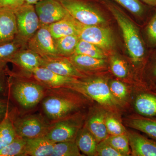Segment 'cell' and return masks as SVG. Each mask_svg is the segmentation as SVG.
<instances>
[{
    "label": "cell",
    "instance_id": "6da1fadb",
    "mask_svg": "<svg viewBox=\"0 0 156 156\" xmlns=\"http://www.w3.org/2000/svg\"><path fill=\"white\" fill-rule=\"evenodd\" d=\"M101 5L117 21L121 31L128 54L135 64L143 63L147 55L145 43L139 28L119 6L112 0H95Z\"/></svg>",
    "mask_w": 156,
    "mask_h": 156
},
{
    "label": "cell",
    "instance_id": "7a4b0ae2",
    "mask_svg": "<svg viewBox=\"0 0 156 156\" xmlns=\"http://www.w3.org/2000/svg\"><path fill=\"white\" fill-rule=\"evenodd\" d=\"M5 72L8 78L7 90L9 95L24 108H32L43 100L47 88L32 78L23 76L7 67Z\"/></svg>",
    "mask_w": 156,
    "mask_h": 156
},
{
    "label": "cell",
    "instance_id": "3957f363",
    "mask_svg": "<svg viewBox=\"0 0 156 156\" xmlns=\"http://www.w3.org/2000/svg\"><path fill=\"white\" fill-rule=\"evenodd\" d=\"M67 88L46 89L42 100V107L51 123L67 118L80 106V102L78 99L70 96Z\"/></svg>",
    "mask_w": 156,
    "mask_h": 156
},
{
    "label": "cell",
    "instance_id": "277c9868",
    "mask_svg": "<svg viewBox=\"0 0 156 156\" xmlns=\"http://www.w3.org/2000/svg\"><path fill=\"white\" fill-rule=\"evenodd\" d=\"M75 19L85 25H108L103 6L95 0H57Z\"/></svg>",
    "mask_w": 156,
    "mask_h": 156
},
{
    "label": "cell",
    "instance_id": "5b68a950",
    "mask_svg": "<svg viewBox=\"0 0 156 156\" xmlns=\"http://www.w3.org/2000/svg\"><path fill=\"white\" fill-rule=\"evenodd\" d=\"M83 79H80L74 90L104 106L114 107L118 105L105 79L101 77L87 79V76Z\"/></svg>",
    "mask_w": 156,
    "mask_h": 156
},
{
    "label": "cell",
    "instance_id": "8992f818",
    "mask_svg": "<svg viewBox=\"0 0 156 156\" xmlns=\"http://www.w3.org/2000/svg\"><path fill=\"white\" fill-rule=\"evenodd\" d=\"M9 115L17 136L23 138L30 139L44 137L51 125L39 115L17 117L12 110L9 112Z\"/></svg>",
    "mask_w": 156,
    "mask_h": 156
},
{
    "label": "cell",
    "instance_id": "52a82bcc",
    "mask_svg": "<svg viewBox=\"0 0 156 156\" xmlns=\"http://www.w3.org/2000/svg\"><path fill=\"white\" fill-rule=\"evenodd\" d=\"M17 25L15 40L25 47L41 27L34 5L25 3L15 12Z\"/></svg>",
    "mask_w": 156,
    "mask_h": 156
},
{
    "label": "cell",
    "instance_id": "ba28073f",
    "mask_svg": "<svg viewBox=\"0 0 156 156\" xmlns=\"http://www.w3.org/2000/svg\"><path fill=\"white\" fill-rule=\"evenodd\" d=\"M79 36L80 40L94 44L110 54L114 52L116 46L114 34L108 25L81 23Z\"/></svg>",
    "mask_w": 156,
    "mask_h": 156
},
{
    "label": "cell",
    "instance_id": "9c48e42d",
    "mask_svg": "<svg viewBox=\"0 0 156 156\" xmlns=\"http://www.w3.org/2000/svg\"><path fill=\"white\" fill-rule=\"evenodd\" d=\"M26 77L32 78L47 89L68 88L74 89L80 79L60 75L41 66L37 68L30 75Z\"/></svg>",
    "mask_w": 156,
    "mask_h": 156
},
{
    "label": "cell",
    "instance_id": "30bf717a",
    "mask_svg": "<svg viewBox=\"0 0 156 156\" xmlns=\"http://www.w3.org/2000/svg\"><path fill=\"white\" fill-rule=\"evenodd\" d=\"M27 48L44 58L60 56L56 50L55 39L47 26L40 27L27 43Z\"/></svg>",
    "mask_w": 156,
    "mask_h": 156
},
{
    "label": "cell",
    "instance_id": "8fae6325",
    "mask_svg": "<svg viewBox=\"0 0 156 156\" xmlns=\"http://www.w3.org/2000/svg\"><path fill=\"white\" fill-rule=\"evenodd\" d=\"M34 7L41 27L49 26L69 14L57 0H42L35 4Z\"/></svg>",
    "mask_w": 156,
    "mask_h": 156
},
{
    "label": "cell",
    "instance_id": "7c38bea8",
    "mask_svg": "<svg viewBox=\"0 0 156 156\" xmlns=\"http://www.w3.org/2000/svg\"><path fill=\"white\" fill-rule=\"evenodd\" d=\"M80 125L67 118L51 123L49 130L44 137L55 143L75 140Z\"/></svg>",
    "mask_w": 156,
    "mask_h": 156
},
{
    "label": "cell",
    "instance_id": "4fadbf2b",
    "mask_svg": "<svg viewBox=\"0 0 156 156\" xmlns=\"http://www.w3.org/2000/svg\"><path fill=\"white\" fill-rule=\"evenodd\" d=\"M43 58L27 48H23L15 53L10 62L19 69L15 73L24 76H28L37 68L41 67Z\"/></svg>",
    "mask_w": 156,
    "mask_h": 156
},
{
    "label": "cell",
    "instance_id": "5bb4252c",
    "mask_svg": "<svg viewBox=\"0 0 156 156\" xmlns=\"http://www.w3.org/2000/svg\"><path fill=\"white\" fill-rule=\"evenodd\" d=\"M41 67L46 68L58 74L78 79L85 78L86 75L80 72L72 63L69 58L58 56L53 58H43Z\"/></svg>",
    "mask_w": 156,
    "mask_h": 156
},
{
    "label": "cell",
    "instance_id": "9a60e30c",
    "mask_svg": "<svg viewBox=\"0 0 156 156\" xmlns=\"http://www.w3.org/2000/svg\"><path fill=\"white\" fill-rule=\"evenodd\" d=\"M132 156H156V142L137 134L128 133Z\"/></svg>",
    "mask_w": 156,
    "mask_h": 156
},
{
    "label": "cell",
    "instance_id": "2e32d148",
    "mask_svg": "<svg viewBox=\"0 0 156 156\" xmlns=\"http://www.w3.org/2000/svg\"><path fill=\"white\" fill-rule=\"evenodd\" d=\"M17 31L15 13L11 11H0V45L13 41Z\"/></svg>",
    "mask_w": 156,
    "mask_h": 156
},
{
    "label": "cell",
    "instance_id": "e0dca14e",
    "mask_svg": "<svg viewBox=\"0 0 156 156\" xmlns=\"http://www.w3.org/2000/svg\"><path fill=\"white\" fill-rule=\"evenodd\" d=\"M81 23L69 14L62 19L48 26L50 33L54 39L76 35L79 36Z\"/></svg>",
    "mask_w": 156,
    "mask_h": 156
},
{
    "label": "cell",
    "instance_id": "ac0fdd59",
    "mask_svg": "<svg viewBox=\"0 0 156 156\" xmlns=\"http://www.w3.org/2000/svg\"><path fill=\"white\" fill-rule=\"evenodd\" d=\"M69 58L74 66L86 76L88 73L105 69L107 63V59L95 58L82 54H74Z\"/></svg>",
    "mask_w": 156,
    "mask_h": 156
},
{
    "label": "cell",
    "instance_id": "d6986e66",
    "mask_svg": "<svg viewBox=\"0 0 156 156\" xmlns=\"http://www.w3.org/2000/svg\"><path fill=\"white\" fill-rule=\"evenodd\" d=\"M24 156H51L55 143L45 137L25 138Z\"/></svg>",
    "mask_w": 156,
    "mask_h": 156
},
{
    "label": "cell",
    "instance_id": "ffe728a7",
    "mask_svg": "<svg viewBox=\"0 0 156 156\" xmlns=\"http://www.w3.org/2000/svg\"><path fill=\"white\" fill-rule=\"evenodd\" d=\"M105 117L103 112H98L92 115L87 122V128L98 143L104 140L108 136L105 122Z\"/></svg>",
    "mask_w": 156,
    "mask_h": 156
},
{
    "label": "cell",
    "instance_id": "44dd1931",
    "mask_svg": "<svg viewBox=\"0 0 156 156\" xmlns=\"http://www.w3.org/2000/svg\"><path fill=\"white\" fill-rule=\"evenodd\" d=\"M75 142L79 150L84 154L96 155L98 142L87 127L79 131Z\"/></svg>",
    "mask_w": 156,
    "mask_h": 156
},
{
    "label": "cell",
    "instance_id": "7402d4cb",
    "mask_svg": "<svg viewBox=\"0 0 156 156\" xmlns=\"http://www.w3.org/2000/svg\"><path fill=\"white\" fill-rule=\"evenodd\" d=\"M138 114L147 117H156V96L148 93L140 94L134 102Z\"/></svg>",
    "mask_w": 156,
    "mask_h": 156
},
{
    "label": "cell",
    "instance_id": "603a6c76",
    "mask_svg": "<svg viewBox=\"0 0 156 156\" xmlns=\"http://www.w3.org/2000/svg\"><path fill=\"white\" fill-rule=\"evenodd\" d=\"M55 40L58 55L69 58L75 54L77 45L80 39L78 35H72Z\"/></svg>",
    "mask_w": 156,
    "mask_h": 156
},
{
    "label": "cell",
    "instance_id": "cb8c5ba5",
    "mask_svg": "<svg viewBox=\"0 0 156 156\" xmlns=\"http://www.w3.org/2000/svg\"><path fill=\"white\" fill-rule=\"evenodd\" d=\"M10 111L0 122V150L10 144L17 136L9 115Z\"/></svg>",
    "mask_w": 156,
    "mask_h": 156
},
{
    "label": "cell",
    "instance_id": "d4e9b609",
    "mask_svg": "<svg viewBox=\"0 0 156 156\" xmlns=\"http://www.w3.org/2000/svg\"><path fill=\"white\" fill-rule=\"evenodd\" d=\"M27 48L14 39L13 41L0 45V70L5 71L7 64L18 50Z\"/></svg>",
    "mask_w": 156,
    "mask_h": 156
},
{
    "label": "cell",
    "instance_id": "484cf974",
    "mask_svg": "<svg viewBox=\"0 0 156 156\" xmlns=\"http://www.w3.org/2000/svg\"><path fill=\"white\" fill-rule=\"evenodd\" d=\"M75 54H82L94 58L107 59L111 54L94 44L80 40Z\"/></svg>",
    "mask_w": 156,
    "mask_h": 156
},
{
    "label": "cell",
    "instance_id": "4316f807",
    "mask_svg": "<svg viewBox=\"0 0 156 156\" xmlns=\"http://www.w3.org/2000/svg\"><path fill=\"white\" fill-rule=\"evenodd\" d=\"M117 5L129 11L135 17L143 19L147 12L148 8L151 7L139 0H112Z\"/></svg>",
    "mask_w": 156,
    "mask_h": 156
},
{
    "label": "cell",
    "instance_id": "83f0119b",
    "mask_svg": "<svg viewBox=\"0 0 156 156\" xmlns=\"http://www.w3.org/2000/svg\"><path fill=\"white\" fill-rule=\"evenodd\" d=\"M75 140L56 143L51 156H80Z\"/></svg>",
    "mask_w": 156,
    "mask_h": 156
},
{
    "label": "cell",
    "instance_id": "f1b7e54d",
    "mask_svg": "<svg viewBox=\"0 0 156 156\" xmlns=\"http://www.w3.org/2000/svg\"><path fill=\"white\" fill-rule=\"evenodd\" d=\"M104 140L123 156H129L130 154L129 140L126 134L111 135L108 136Z\"/></svg>",
    "mask_w": 156,
    "mask_h": 156
},
{
    "label": "cell",
    "instance_id": "f546056e",
    "mask_svg": "<svg viewBox=\"0 0 156 156\" xmlns=\"http://www.w3.org/2000/svg\"><path fill=\"white\" fill-rule=\"evenodd\" d=\"M26 140L17 136L9 145L0 150V156H24Z\"/></svg>",
    "mask_w": 156,
    "mask_h": 156
},
{
    "label": "cell",
    "instance_id": "4dcf8cb0",
    "mask_svg": "<svg viewBox=\"0 0 156 156\" xmlns=\"http://www.w3.org/2000/svg\"><path fill=\"white\" fill-rule=\"evenodd\" d=\"M131 128L145 133L156 140V121L145 119H134L128 123Z\"/></svg>",
    "mask_w": 156,
    "mask_h": 156
},
{
    "label": "cell",
    "instance_id": "1f68e13d",
    "mask_svg": "<svg viewBox=\"0 0 156 156\" xmlns=\"http://www.w3.org/2000/svg\"><path fill=\"white\" fill-rule=\"evenodd\" d=\"M112 72L117 77L124 79L127 76L128 69L126 62L115 54L114 52L109 56Z\"/></svg>",
    "mask_w": 156,
    "mask_h": 156
},
{
    "label": "cell",
    "instance_id": "d6a6232c",
    "mask_svg": "<svg viewBox=\"0 0 156 156\" xmlns=\"http://www.w3.org/2000/svg\"><path fill=\"white\" fill-rule=\"evenodd\" d=\"M145 34L148 45L151 48H156V8L146 27Z\"/></svg>",
    "mask_w": 156,
    "mask_h": 156
},
{
    "label": "cell",
    "instance_id": "836d02e7",
    "mask_svg": "<svg viewBox=\"0 0 156 156\" xmlns=\"http://www.w3.org/2000/svg\"><path fill=\"white\" fill-rule=\"evenodd\" d=\"M105 122L108 132L111 135H120L126 133V129L124 126L114 117L107 116L105 117Z\"/></svg>",
    "mask_w": 156,
    "mask_h": 156
},
{
    "label": "cell",
    "instance_id": "e575fe53",
    "mask_svg": "<svg viewBox=\"0 0 156 156\" xmlns=\"http://www.w3.org/2000/svg\"><path fill=\"white\" fill-rule=\"evenodd\" d=\"M110 90L115 98L119 100H124L127 95V89L126 85L118 80H112L109 85Z\"/></svg>",
    "mask_w": 156,
    "mask_h": 156
},
{
    "label": "cell",
    "instance_id": "d590c367",
    "mask_svg": "<svg viewBox=\"0 0 156 156\" xmlns=\"http://www.w3.org/2000/svg\"><path fill=\"white\" fill-rule=\"evenodd\" d=\"M96 155L99 156H123L104 140L98 144Z\"/></svg>",
    "mask_w": 156,
    "mask_h": 156
},
{
    "label": "cell",
    "instance_id": "8d00e7d4",
    "mask_svg": "<svg viewBox=\"0 0 156 156\" xmlns=\"http://www.w3.org/2000/svg\"><path fill=\"white\" fill-rule=\"evenodd\" d=\"M25 3V0H0V11H11L15 13Z\"/></svg>",
    "mask_w": 156,
    "mask_h": 156
},
{
    "label": "cell",
    "instance_id": "74e56055",
    "mask_svg": "<svg viewBox=\"0 0 156 156\" xmlns=\"http://www.w3.org/2000/svg\"><path fill=\"white\" fill-rule=\"evenodd\" d=\"M10 108L9 99L0 98V122L5 118L7 112L10 111Z\"/></svg>",
    "mask_w": 156,
    "mask_h": 156
},
{
    "label": "cell",
    "instance_id": "f35d334b",
    "mask_svg": "<svg viewBox=\"0 0 156 156\" xmlns=\"http://www.w3.org/2000/svg\"><path fill=\"white\" fill-rule=\"evenodd\" d=\"M5 71L0 70V94L7 92L8 78Z\"/></svg>",
    "mask_w": 156,
    "mask_h": 156
},
{
    "label": "cell",
    "instance_id": "ab89813d",
    "mask_svg": "<svg viewBox=\"0 0 156 156\" xmlns=\"http://www.w3.org/2000/svg\"><path fill=\"white\" fill-rule=\"evenodd\" d=\"M139 1L150 7L156 8V0H139Z\"/></svg>",
    "mask_w": 156,
    "mask_h": 156
},
{
    "label": "cell",
    "instance_id": "60d3db41",
    "mask_svg": "<svg viewBox=\"0 0 156 156\" xmlns=\"http://www.w3.org/2000/svg\"><path fill=\"white\" fill-rule=\"evenodd\" d=\"M155 59L154 62L152 69V75L154 77L156 78V52L155 55Z\"/></svg>",
    "mask_w": 156,
    "mask_h": 156
},
{
    "label": "cell",
    "instance_id": "b9f144b4",
    "mask_svg": "<svg viewBox=\"0 0 156 156\" xmlns=\"http://www.w3.org/2000/svg\"><path fill=\"white\" fill-rule=\"evenodd\" d=\"M42 0H25V3L30 5H35L37 3Z\"/></svg>",
    "mask_w": 156,
    "mask_h": 156
}]
</instances>
